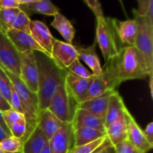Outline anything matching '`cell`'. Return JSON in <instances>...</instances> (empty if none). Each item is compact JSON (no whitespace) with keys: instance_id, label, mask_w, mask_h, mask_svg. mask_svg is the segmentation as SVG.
<instances>
[{"instance_id":"1","label":"cell","mask_w":153,"mask_h":153,"mask_svg":"<svg viewBox=\"0 0 153 153\" xmlns=\"http://www.w3.org/2000/svg\"><path fill=\"white\" fill-rule=\"evenodd\" d=\"M38 71V91L37 95L40 112L48 108L49 102L57 87L65 82L67 71L58 65L50 56L40 52H34Z\"/></svg>"},{"instance_id":"23","label":"cell","mask_w":153,"mask_h":153,"mask_svg":"<svg viewBox=\"0 0 153 153\" xmlns=\"http://www.w3.org/2000/svg\"><path fill=\"white\" fill-rule=\"evenodd\" d=\"M125 103L122 97L120 95L117 91H114L109 97L108 104L107 112H106L105 120V128L111 123L116 120L124 112L126 108Z\"/></svg>"},{"instance_id":"26","label":"cell","mask_w":153,"mask_h":153,"mask_svg":"<svg viewBox=\"0 0 153 153\" xmlns=\"http://www.w3.org/2000/svg\"><path fill=\"white\" fill-rule=\"evenodd\" d=\"M112 146L107 136L79 146H73L69 153H97L108 147Z\"/></svg>"},{"instance_id":"19","label":"cell","mask_w":153,"mask_h":153,"mask_svg":"<svg viewBox=\"0 0 153 153\" xmlns=\"http://www.w3.org/2000/svg\"><path fill=\"white\" fill-rule=\"evenodd\" d=\"M94 77V76L88 79L82 78L67 72V75L65 79V84L70 92L76 100L77 104L88 90Z\"/></svg>"},{"instance_id":"41","label":"cell","mask_w":153,"mask_h":153,"mask_svg":"<svg viewBox=\"0 0 153 153\" xmlns=\"http://www.w3.org/2000/svg\"><path fill=\"white\" fill-rule=\"evenodd\" d=\"M10 108H11V107H10V103L3 97L2 94L0 93V111L3 112L5 111L10 110Z\"/></svg>"},{"instance_id":"25","label":"cell","mask_w":153,"mask_h":153,"mask_svg":"<svg viewBox=\"0 0 153 153\" xmlns=\"http://www.w3.org/2000/svg\"><path fill=\"white\" fill-rule=\"evenodd\" d=\"M106 136V133L90 128H80L73 130V146H79L91 143Z\"/></svg>"},{"instance_id":"29","label":"cell","mask_w":153,"mask_h":153,"mask_svg":"<svg viewBox=\"0 0 153 153\" xmlns=\"http://www.w3.org/2000/svg\"><path fill=\"white\" fill-rule=\"evenodd\" d=\"M0 148L8 152L22 153V140L13 136H10L0 141Z\"/></svg>"},{"instance_id":"8","label":"cell","mask_w":153,"mask_h":153,"mask_svg":"<svg viewBox=\"0 0 153 153\" xmlns=\"http://www.w3.org/2000/svg\"><path fill=\"white\" fill-rule=\"evenodd\" d=\"M0 65L12 74L18 77L20 76L19 52L1 31H0Z\"/></svg>"},{"instance_id":"30","label":"cell","mask_w":153,"mask_h":153,"mask_svg":"<svg viewBox=\"0 0 153 153\" xmlns=\"http://www.w3.org/2000/svg\"><path fill=\"white\" fill-rule=\"evenodd\" d=\"M30 23H31V19L28 15L21 10L13 22L12 28L30 34Z\"/></svg>"},{"instance_id":"27","label":"cell","mask_w":153,"mask_h":153,"mask_svg":"<svg viewBox=\"0 0 153 153\" xmlns=\"http://www.w3.org/2000/svg\"><path fill=\"white\" fill-rule=\"evenodd\" d=\"M21 6L31 12L47 16H54L56 13H59L60 10L59 8L56 7L50 0H40L36 2L23 4L20 5V7Z\"/></svg>"},{"instance_id":"15","label":"cell","mask_w":153,"mask_h":153,"mask_svg":"<svg viewBox=\"0 0 153 153\" xmlns=\"http://www.w3.org/2000/svg\"><path fill=\"white\" fill-rule=\"evenodd\" d=\"M71 123L73 130L80 128H90L105 132L104 121L83 108L76 109Z\"/></svg>"},{"instance_id":"13","label":"cell","mask_w":153,"mask_h":153,"mask_svg":"<svg viewBox=\"0 0 153 153\" xmlns=\"http://www.w3.org/2000/svg\"><path fill=\"white\" fill-rule=\"evenodd\" d=\"M51 55L55 62L64 69H67L78 58L76 46L55 38L53 40Z\"/></svg>"},{"instance_id":"46","label":"cell","mask_w":153,"mask_h":153,"mask_svg":"<svg viewBox=\"0 0 153 153\" xmlns=\"http://www.w3.org/2000/svg\"><path fill=\"white\" fill-rule=\"evenodd\" d=\"M149 90H150V94H151V97L152 98V96H153V76H149Z\"/></svg>"},{"instance_id":"16","label":"cell","mask_w":153,"mask_h":153,"mask_svg":"<svg viewBox=\"0 0 153 153\" xmlns=\"http://www.w3.org/2000/svg\"><path fill=\"white\" fill-rule=\"evenodd\" d=\"M116 91V90H115ZM114 91H110L91 100L78 103L76 108H83L105 122L109 97Z\"/></svg>"},{"instance_id":"3","label":"cell","mask_w":153,"mask_h":153,"mask_svg":"<svg viewBox=\"0 0 153 153\" xmlns=\"http://www.w3.org/2000/svg\"><path fill=\"white\" fill-rule=\"evenodd\" d=\"M2 69L11 82L12 85L16 92L17 93L19 100H20L22 114L25 117L27 126L26 134L22 139V140L31 133V131L37 125V121L40 114L37 95V94L30 91L28 87L19 79V77L12 74L11 73L7 71L3 67Z\"/></svg>"},{"instance_id":"50","label":"cell","mask_w":153,"mask_h":153,"mask_svg":"<svg viewBox=\"0 0 153 153\" xmlns=\"http://www.w3.org/2000/svg\"><path fill=\"white\" fill-rule=\"evenodd\" d=\"M0 153H11V152H6V151H4L3 149H1L0 148Z\"/></svg>"},{"instance_id":"40","label":"cell","mask_w":153,"mask_h":153,"mask_svg":"<svg viewBox=\"0 0 153 153\" xmlns=\"http://www.w3.org/2000/svg\"><path fill=\"white\" fill-rule=\"evenodd\" d=\"M143 134L147 141L153 146V123L151 122L146 126V128L143 130Z\"/></svg>"},{"instance_id":"43","label":"cell","mask_w":153,"mask_h":153,"mask_svg":"<svg viewBox=\"0 0 153 153\" xmlns=\"http://www.w3.org/2000/svg\"><path fill=\"white\" fill-rule=\"evenodd\" d=\"M0 126L1 127V128H3V129L4 130V131H5L6 133H7L8 135L11 136V134H10V130H9V128H7V126H6L5 123H4V120H3V117H2V112L0 111Z\"/></svg>"},{"instance_id":"12","label":"cell","mask_w":153,"mask_h":153,"mask_svg":"<svg viewBox=\"0 0 153 153\" xmlns=\"http://www.w3.org/2000/svg\"><path fill=\"white\" fill-rule=\"evenodd\" d=\"M125 115L127 123V140L143 152H149L153 146L147 141L143 134V130L139 126L137 121L127 108L125 109Z\"/></svg>"},{"instance_id":"10","label":"cell","mask_w":153,"mask_h":153,"mask_svg":"<svg viewBox=\"0 0 153 153\" xmlns=\"http://www.w3.org/2000/svg\"><path fill=\"white\" fill-rule=\"evenodd\" d=\"M51 153H69L73 147L72 123H63L56 133L49 140Z\"/></svg>"},{"instance_id":"47","label":"cell","mask_w":153,"mask_h":153,"mask_svg":"<svg viewBox=\"0 0 153 153\" xmlns=\"http://www.w3.org/2000/svg\"><path fill=\"white\" fill-rule=\"evenodd\" d=\"M101 153H115L114 152V149L113 146H110V147H108L106 149H103Z\"/></svg>"},{"instance_id":"5","label":"cell","mask_w":153,"mask_h":153,"mask_svg":"<svg viewBox=\"0 0 153 153\" xmlns=\"http://www.w3.org/2000/svg\"><path fill=\"white\" fill-rule=\"evenodd\" d=\"M76 105V100L64 82L58 85L55 90L48 109L62 123H71Z\"/></svg>"},{"instance_id":"42","label":"cell","mask_w":153,"mask_h":153,"mask_svg":"<svg viewBox=\"0 0 153 153\" xmlns=\"http://www.w3.org/2000/svg\"><path fill=\"white\" fill-rule=\"evenodd\" d=\"M145 16L147 18L149 23L153 25V0H150L149 7H148L147 12H146V14Z\"/></svg>"},{"instance_id":"2","label":"cell","mask_w":153,"mask_h":153,"mask_svg":"<svg viewBox=\"0 0 153 153\" xmlns=\"http://www.w3.org/2000/svg\"><path fill=\"white\" fill-rule=\"evenodd\" d=\"M120 83L152 76L144 57L135 46L121 48L117 55L110 59Z\"/></svg>"},{"instance_id":"18","label":"cell","mask_w":153,"mask_h":153,"mask_svg":"<svg viewBox=\"0 0 153 153\" xmlns=\"http://www.w3.org/2000/svg\"><path fill=\"white\" fill-rule=\"evenodd\" d=\"M49 142L42 130L36 126L26 137L22 140V153H40Z\"/></svg>"},{"instance_id":"20","label":"cell","mask_w":153,"mask_h":153,"mask_svg":"<svg viewBox=\"0 0 153 153\" xmlns=\"http://www.w3.org/2000/svg\"><path fill=\"white\" fill-rule=\"evenodd\" d=\"M62 123L49 109L46 108L40 112L36 126L42 130L47 140H49L58 131Z\"/></svg>"},{"instance_id":"38","label":"cell","mask_w":153,"mask_h":153,"mask_svg":"<svg viewBox=\"0 0 153 153\" xmlns=\"http://www.w3.org/2000/svg\"><path fill=\"white\" fill-rule=\"evenodd\" d=\"M137 4H138V7L136 10L134 9L133 12L138 15V16H146L150 0H137Z\"/></svg>"},{"instance_id":"7","label":"cell","mask_w":153,"mask_h":153,"mask_svg":"<svg viewBox=\"0 0 153 153\" xmlns=\"http://www.w3.org/2000/svg\"><path fill=\"white\" fill-rule=\"evenodd\" d=\"M137 23V34L135 46L144 57L148 67L153 70V25L146 16H138L134 13Z\"/></svg>"},{"instance_id":"9","label":"cell","mask_w":153,"mask_h":153,"mask_svg":"<svg viewBox=\"0 0 153 153\" xmlns=\"http://www.w3.org/2000/svg\"><path fill=\"white\" fill-rule=\"evenodd\" d=\"M20 61L19 79L32 92L38 91V71L34 52H19Z\"/></svg>"},{"instance_id":"31","label":"cell","mask_w":153,"mask_h":153,"mask_svg":"<svg viewBox=\"0 0 153 153\" xmlns=\"http://www.w3.org/2000/svg\"><path fill=\"white\" fill-rule=\"evenodd\" d=\"M66 70L69 73L82 78L88 79V78H91L94 76L92 73H91L88 69H86L82 65L79 58L75 60Z\"/></svg>"},{"instance_id":"36","label":"cell","mask_w":153,"mask_h":153,"mask_svg":"<svg viewBox=\"0 0 153 153\" xmlns=\"http://www.w3.org/2000/svg\"><path fill=\"white\" fill-rule=\"evenodd\" d=\"M83 1L91 8L94 14L95 15L97 19L105 16L103 14L102 7L100 0H83Z\"/></svg>"},{"instance_id":"14","label":"cell","mask_w":153,"mask_h":153,"mask_svg":"<svg viewBox=\"0 0 153 153\" xmlns=\"http://www.w3.org/2000/svg\"><path fill=\"white\" fill-rule=\"evenodd\" d=\"M114 24L118 39L123 47L134 46L137 34V23L135 19L120 21L114 18Z\"/></svg>"},{"instance_id":"39","label":"cell","mask_w":153,"mask_h":153,"mask_svg":"<svg viewBox=\"0 0 153 153\" xmlns=\"http://www.w3.org/2000/svg\"><path fill=\"white\" fill-rule=\"evenodd\" d=\"M20 4L19 0H0V8L10 9L19 8Z\"/></svg>"},{"instance_id":"32","label":"cell","mask_w":153,"mask_h":153,"mask_svg":"<svg viewBox=\"0 0 153 153\" xmlns=\"http://www.w3.org/2000/svg\"><path fill=\"white\" fill-rule=\"evenodd\" d=\"M11 82L4 73L2 67L0 66V93L10 103V87Z\"/></svg>"},{"instance_id":"28","label":"cell","mask_w":153,"mask_h":153,"mask_svg":"<svg viewBox=\"0 0 153 153\" xmlns=\"http://www.w3.org/2000/svg\"><path fill=\"white\" fill-rule=\"evenodd\" d=\"M20 10V8H0V31L5 34L7 31L11 29Z\"/></svg>"},{"instance_id":"24","label":"cell","mask_w":153,"mask_h":153,"mask_svg":"<svg viewBox=\"0 0 153 153\" xmlns=\"http://www.w3.org/2000/svg\"><path fill=\"white\" fill-rule=\"evenodd\" d=\"M53 16L54 19L51 22V25L61 34L67 43L72 44L75 37L76 30L70 21L60 12L54 15Z\"/></svg>"},{"instance_id":"11","label":"cell","mask_w":153,"mask_h":153,"mask_svg":"<svg viewBox=\"0 0 153 153\" xmlns=\"http://www.w3.org/2000/svg\"><path fill=\"white\" fill-rule=\"evenodd\" d=\"M5 35L9 39L12 44L14 46L16 50L20 53L26 52H40L46 54L48 56H51L45 49H43L32 36L28 33L11 28L5 33Z\"/></svg>"},{"instance_id":"34","label":"cell","mask_w":153,"mask_h":153,"mask_svg":"<svg viewBox=\"0 0 153 153\" xmlns=\"http://www.w3.org/2000/svg\"><path fill=\"white\" fill-rule=\"evenodd\" d=\"M23 117L24 115L22 114L19 113V112L13 110L12 108L2 112L3 120H4V123H5L7 128H9V130H10V128L13 124L18 122Z\"/></svg>"},{"instance_id":"4","label":"cell","mask_w":153,"mask_h":153,"mask_svg":"<svg viewBox=\"0 0 153 153\" xmlns=\"http://www.w3.org/2000/svg\"><path fill=\"white\" fill-rule=\"evenodd\" d=\"M97 21L95 41L100 46L106 62L116 56L123 46L115 30L114 18L103 16Z\"/></svg>"},{"instance_id":"44","label":"cell","mask_w":153,"mask_h":153,"mask_svg":"<svg viewBox=\"0 0 153 153\" xmlns=\"http://www.w3.org/2000/svg\"><path fill=\"white\" fill-rule=\"evenodd\" d=\"M7 137H10V135H8V134H7V133L4 131V130L3 129L1 126H0V141Z\"/></svg>"},{"instance_id":"49","label":"cell","mask_w":153,"mask_h":153,"mask_svg":"<svg viewBox=\"0 0 153 153\" xmlns=\"http://www.w3.org/2000/svg\"><path fill=\"white\" fill-rule=\"evenodd\" d=\"M119 1H120V3L121 6H122L123 10V11H124V13H125V14H126V16H127V14H126V9H125V7H124L123 1V0H119Z\"/></svg>"},{"instance_id":"17","label":"cell","mask_w":153,"mask_h":153,"mask_svg":"<svg viewBox=\"0 0 153 153\" xmlns=\"http://www.w3.org/2000/svg\"><path fill=\"white\" fill-rule=\"evenodd\" d=\"M30 34L35 41L51 55L55 37L52 35L47 25L41 21L31 20Z\"/></svg>"},{"instance_id":"35","label":"cell","mask_w":153,"mask_h":153,"mask_svg":"<svg viewBox=\"0 0 153 153\" xmlns=\"http://www.w3.org/2000/svg\"><path fill=\"white\" fill-rule=\"evenodd\" d=\"M113 148L115 153H144L131 144L128 140L120 142Z\"/></svg>"},{"instance_id":"21","label":"cell","mask_w":153,"mask_h":153,"mask_svg":"<svg viewBox=\"0 0 153 153\" xmlns=\"http://www.w3.org/2000/svg\"><path fill=\"white\" fill-rule=\"evenodd\" d=\"M105 133L112 146L127 140V123L125 110L116 120L105 128Z\"/></svg>"},{"instance_id":"37","label":"cell","mask_w":153,"mask_h":153,"mask_svg":"<svg viewBox=\"0 0 153 153\" xmlns=\"http://www.w3.org/2000/svg\"><path fill=\"white\" fill-rule=\"evenodd\" d=\"M10 105L12 109L19 112V113L22 114V106H21L20 100H19V96H18L17 93L16 92V91H15V89L13 88V85H12L11 87H10Z\"/></svg>"},{"instance_id":"33","label":"cell","mask_w":153,"mask_h":153,"mask_svg":"<svg viewBox=\"0 0 153 153\" xmlns=\"http://www.w3.org/2000/svg\"><path fill=\"white\" fill-rule=\"evenodd\" d=\"M10 131L11 136L22 140L26 134L27 131L26 121H25V117H23L18 122L13 124L10 128Z\"/></svg>"},{"instance_id":"22","label":"cell","mask_w":153,"mask_h":153,"mask_svg":"<svg viewBox=\"0 0 153 153\" xmlns=\"http://www.w3.org/2000/svg\"><path fill=\"white\" fill-rule=\"evenodd\" d=\"M96 46L97 42L94 41V43L88 47L83 48L76 46V49L77 51L78 58L83 61L91 68L94 76H98L102 72V67H101L100 58L96 51Z\"/></svg>"},{"instance_id":"45","label":"cell","mask_w":153,"mask_h":153,"mask_svg":"<svg viewBox=\"0 0 153 153\" xmlns=\"http://www.w3.org/2000/svg\"><path fill=\"white\" fill-rule=\"evenodd\" d=\"M40 1V0H19V2L20 5H23V4H30V3L36 2V1Z\"/></svg>"},{"instance_id":"48","label":"cell","mask_w":153,"mask_h":153,"mask_svg":"<svg viewBox=\"0 0 153 153\" xmlns=\"http://www.w3.org/2000/svg\"><path fill=\"white\" fill-rule=\"evenodd\" d=\"M40 153H51L50 152V148H49V142L46 144V146H44V148L43 149V150L40 152Z\"/></svg>"},{"instance_id":"6","label":"cell","mask_w":153,"mask_h":153,"mask_svg":"<svg viewBox=\"0 0 153 153\" xmlns=\"http://www.w3.org/2000/svg\"><path fill=\"white\" fill-rule=\"evenodd\" d=\"M120 85L111 60L106 61L102 72L94 76L89 88L79 103L99 97L110 91H115Z\"/></svg>"}]
</instances>
